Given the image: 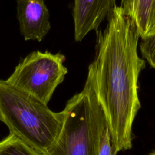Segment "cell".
<instances>
[{"mask_svg":"<svg viewBox=\"0 0 155 155\" xmlns=\"http://www.w3.org/2000/svg\"><path fill=\"white\" fill-rule=\"evenodd\" d=\"M103 31L96 33L94 70L98 100L116 151L132 148V127L141 107L138 78L145 68L139 56L140 35L134 21L121 6L109 14Z\"/></svg>","mask_w":155,"mask_h":155,"instance_id":"obj_1","label":"cell"},{"mask_svg":"<svg viewBox=\"0 0 155 155\" xmlns=\"http://www.w3.org/2000/svg\"><path fill=\"white\" fill-rule=\"evenodd\" d=\"M0 118L13 134L40 155H45L57 140L63 113L51 111L47 104L0 79Z\"/></svg>","mask_w":155,"mask_h":155,"instance_id":"obj_2","label":"cell"},{"mask_svg":"<svg viewBox=\"0 0 155 155\" xmlns=\"http://www.w3.org/2000/svg\"><path fill=\"white\" fill-rule=\"evenodd\" d=\"M62 111L60 134L45 155H98L100 140L108 125L97 98L91 62L83 89L67 101Z\"/></svg>","mask_w":155,"mask_h":155,"instance_id":"obj_3","label":"cell"},{"mask_svg":"<svg viewBox=\"0 0 155 155\" xmlns=\"http://www.w3.org/2000/svg\"><path fill=\"white\" fill-rule=\"evenodd\" d=\"M65 59L60 52L34 51L20 61L6 81L48 104L67 73Z\"/></svg>","mask_w":155,"mask_h":155,"instance_id":"obj_4","label":"cell"},{"mask_svg":"<svg viewBox=\"0 0 155 155\" xmlns=\"http://www.w3.org/2000/svg\"><path fill=\"white\" fill-rule=\"evenodd\" d=\"M16 16L25 41L41 42L51 28L45 0H16Z\"/></svg>","mask_w":155,"mask_h":155,"instance_id":"obj_5","label":"cell"},{"mask_svg":"<svg viewBox=\"0 0 155 155\" xmlns=\"http://www.w3.org/2000/svg\"><path fill=\"white\" fill-rule=\"evenodd\" d=\"M116 0H73L74 37L81 42L91 31L96 33L116 6Z\"/></svg>","mask_w":155,"mask_h":155,"instance_id":"obj_6","label":"cell"},{"mask_svg":"<svg viewBox=\"0 0 155 155\" xmlns=\"http://www.w3.org/2000/svg\"><path fill=\"white\" fill-rule=\"evenodd\" d=\"M130 16L141 39L155 33V0H133Z\"/></svg>","mask_w":155,"mask_h":155,"instance_id":"obj_7","label":"cell"},{"mask_svg":"<svg viewBox=\"0 0 155 155\" xmlns=\"http://www.w3.org/2000/svg\"><path fill=\"white\" fill-rule=\"evenodd\" d=\"M0 155H40L13 134L0 141Z\"/></svg>","mask_w":155,"mask_h":155,"instance_id":"obj_8","label":"cell"},{"mask_svg":"<svg viewBox=\"0 0 155 155\" xmlns=\"http://www.w3.org/2000/svg\"><path fill=\"white\" fill-rule=\"evenodd\" d=\"M139 49L142 59L155 68V33L151 36L142 38Z\"/></svg>","mask_w":155,"mask_h":155,"instance_id":"obj_9","label":"cell"},{"mask_svg":"<svg viewBox=\"0 0 155 155\" xmlns=\"http://www.w3.org/2000/svg\"><path fill=\"white\" fill-rule=\"evenodd\" d=\"M115 146L111 139L108 127H106L101 136L98 155H117Z\"/></svg>","mask_w":155,"mask_h":155,"instance_id":"obj_10","label":"cell"},{"mask_svg":"<svg viewBox=\"0 0 155 155\" xmlns=\"http://www.w3.org/2000/svg\"><path fill=\"white\" fill-rule=\"evenodd\" d=\"M133 1V0H121L120 6L124 8L125 12L130 16L131 15V13Z\"/></svg>","mask_w":155,"mask_h":155,"instance_id":"obj_11","label":"cell"},{"mask_svg":"<svg viewBox=\"0 0 155 155\" xmlns=\"http://www.w3.org/2000/svg\"><path fill=\"white\" fill-rule=\"evenodd\" d=\"M148 155H155V151H153V152L150 153Z\"/></svg>","mask_w":155,"mask_h":155,"instance_id":"obj_12","label":"cell"},{"mask_svg":"<svg viewBox=\"0 0 155 155\" xmlns=\"http://www.w3.org/2000/svg\"><path fill=\"white\" fill-rule=\"evenodd\" d=\"M0 121H1V118H0Z\"/></svg>","mask_w":155,"mask_h":155,"instance_id":"obj_13","label":"cell"}]
</instances>
